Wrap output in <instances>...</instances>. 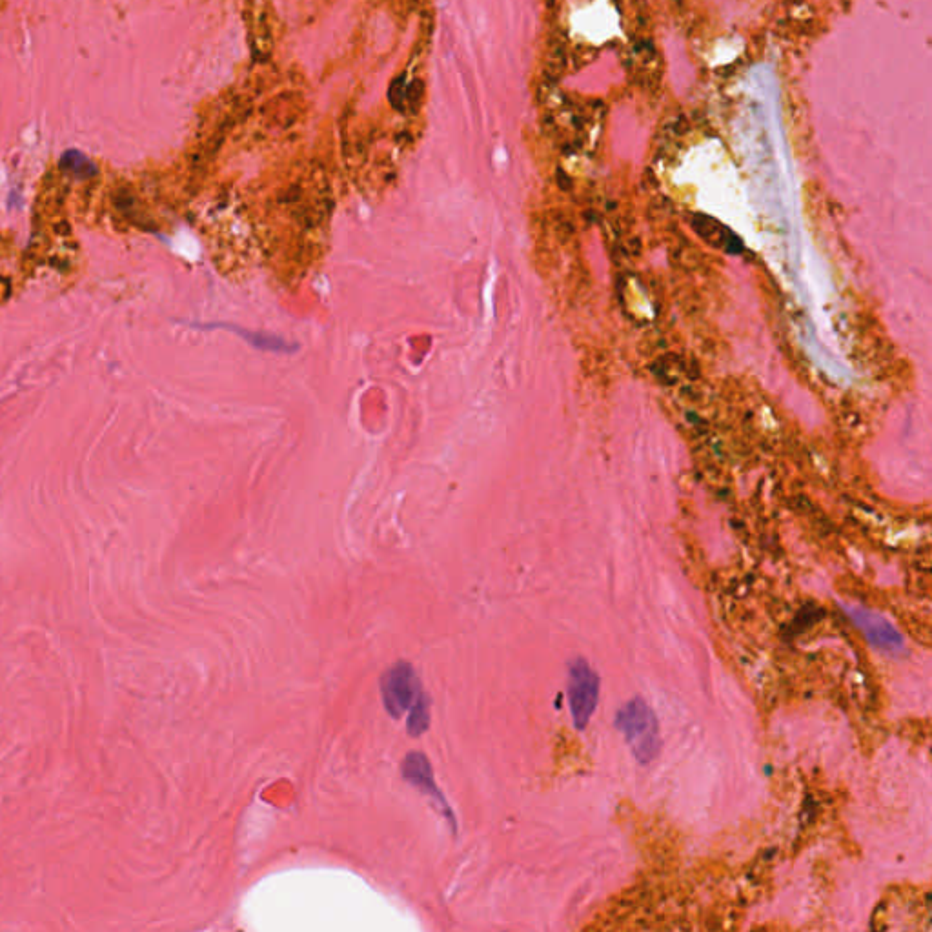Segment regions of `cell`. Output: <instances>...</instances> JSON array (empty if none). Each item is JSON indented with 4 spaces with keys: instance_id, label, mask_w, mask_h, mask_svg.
<instances>
[{
    "instance_id": "cell-1",
    "label": "cell",
    "mask_w": 932,
    "mask_h": 932,
    "mask_svg": "<svg viewBox=\"0 0 932 932\" xmlns=\"http://www.w3.org/2000/svg\"><path fill=\"white\" fill-rule=\"evenodd\" d=\"M381 696L392 718L397 720L408 714L406 730L410 736L425 734L430 727V705L410 663L399 661L386 670L381 679Z\"/></svg>"
},
{
    "instance_id": "cell-2",
    "label": "cell",
    "mask_w": 932,
    "mask_h": 932,
    "mask_svg": "<svg viewBox=\"0 0 932 932\" xmlns=\"http://www.w3.org/2000/svg\"><path fill=\"white\" fill-rule=\"evenodd\" d=\"M616 727L639 763L647 765L658 758L661 750L658 718L643 699H632L619 709Z\"/></svg>"
},
{
    "instance_id": "cell-3",
    "label": "cell",
    "mask_w": 932,
    "mask_h": 932,
    "mask_svg": "<svg viewBox=\"0 0 932 932\" xmlns=\"http://www.w3.org/2000/svg\"><path fill=\"white\" fill-rule=\"evenodd\" d=\"M568 705L576 729H587L598 707L599 676L585 659H574L568 667Z\"/></svg>"
},
{
    "instance_id": "cell-4",
    "label": "cell",
    "mask_w": 932,
    "mask_h": 932,
    "mask_svg": "<svg viewBox=\"0 0 932 932\" xmlns=\"http://www.w3.org/2000/svg\"><path fill=\"white\" fill-rule=\"evenodd\" d=\"M401 774H403L405 781L416 787L417 791L423 792L426 798H430V801L436 807V811L450 823L452 832H456L457 821L454 818V812L448 807L445 794L437 787L434 770H432V765H430V761H428L425 754L423 752H408L405 760L401 763Z\"/></svg>"
},
{
    "instance_id": "cell-5",
    "label": "cell",
    "mask_w": 932,
    "mask_h": 932,
    "mask_svg": "<svg viewBox=\"0 0 932 932\" xmlns=\"http://www.w3.org/2000/svg\"><path fill=\"white\" fill-rule=\"evenodd\" d=\"M843 610L847 612L852 623L860 629L865 639L876 649L891 652V654H900L905 650L902 634L894 629L891 621L883 618L882 614H876L863 607H851V605L843 607Z\"/></svg>"
},
{
    "instance_id": "cell-6",
    "label": "cell",
    "mask_w": 932,
    "mask_h": 932,
    "mask_svg": "<svg viewBox=\"0 0 932 932\" xmlns=\"http://www.w3.org/2000/svg\"><path fill=\"white\" fill-rule=\"evenodd\" d=\"M206 330H226L232 332L244 339V343L254 346L257 350L263 352H272V354H295L299 350V345L294 341H288L281 335L272 334V332H257V330H248L244 326L232 325V323H208V325H195Z\"/></svg>"
},
{
    "instance_id": "cell-7",
    "label": "cell",
    "mask_w": 932,
    "mask_h": 932,
    "mask_svg": "<svg viewBox=\"0 0 932 932\" xmlns=\"http://www.w3.org/2000/svg\"><path fill=\"white\" fill-rule=\"evenodd\" d=\"M696 230H698L701 237H705L710 244L718 246V248H723L727 252H734L736 248L732 244H738V239L734 237V233L727 230L725 226H721L720 223L712 221L709 217H699L696 219Z\"/></svg>"
},
{
    "instance_id": "cell-8",
    "label": "cell",
    "mask_w": 932,
    "mask_h": 932,
    "mask_svg": "<svg viewBox=\"0 0 932 932\" xmlns=\"http://www.w3.org/2000/svg\"><path fill=\"white\" fill-rule=\"evenodd\" d=\"M62 170L70 172L71 175L79 177V179H90L95 173H97V166L86 157L82 155L81 152H66L61 161Z\"/></svg>"
}]
</instances>
